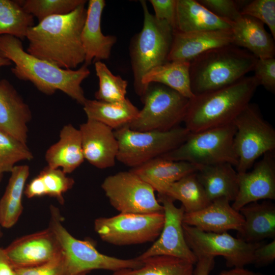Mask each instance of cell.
I'll return each mask as SVG.
<instances>
[{"mask_svg": "<svg viewBox=\"0 0 275 275\" xmlns=\"http://www.w3.org/2000/svg\"><path fill=\"white\" fill-rule=\"evenodd\" d=\"M83 109L88 119L101 122L114 130L129 124L140 111L127 98L118 102L87 99Z\"/></svg>", "mask_w": 275, "mask_h": 275, "instance_id": "cell-28", "label": "cell"}, {"mask_svg": "<svg viewBox=\"0 0 275 275\" xmlns=\"http://www.w3.org/2000/svg\"><path fill=\"white\" fill-rule=\"evenodd\" d=\"M197 258L195 275H209L214 266V257L200 256Z\"/></svg>", "mask_w": 275, "mask_h": 275, "instance_id": "cell-44", "label": "cell"}, {"mask_svg": "<svg viewBox=\"0 0 275 275\" xmlns=\"http://www.w3.org/2000/svg\"><path fill=\"white\" fill-rule=\"evenodd\" d=\"M186 242L195 256H222L229 267H244L254 263V253L261 243H248L228 233L207 232L183 224Z\"/></svg>", "mask_w": 275, "mask_h": 275, "instance_id": "cell-13", "label": "cell"}, {"mask_svg": "<svg viewBox=\"0 0 275 275\" xmlns=\"http://www.w3.org/2000/svg\"><path fill=\"white\" fill-rule=\"evenodd\" d=\"M79 130L85 159L100 169L114 167L119 149L114 130L88 119L80 125Z\"/></svg>", "mask_w": 275, "mask_h": 275, "instance_id": "cell-17", "label": "cell"}, {"mask_svg": "<svg viewBox=\"0 0 275 275\" xmlns=\"http://www.w3.org/2000/svg\"><path fill=\"white\" fill-rule=\"evenodd\" d=\"M182 203L185 213H191L208 206L211 201L197 179L196 172L170 185L164 194Z\"/></svg>", "mask_w": 275, "mask_h": 275, "instance_id": "cell-33", "label": "cell"}, {"mask_svg": "<svg viewBox=\"0 0 275 275\" xmlns=\"http://www.w3.org/2000/svg\"><path fill=\"white\" fill-rule=\"evenodd\" d=\"M196 174L211 202L221 198L234 201L238 183V173L233 166L228 163L202 166Z\"/></svg>", "mask_w": 275, "mask_h": 275, "instance_id": "cell-26", "label": "cell"}, {"mask_svg": "<svg viewBox=\"0 0 275 275\" xmlns=\"http://www.w3.org/2000/svg\"><path fill=\"white\" fill-rule=\"evenodd\" d=\"M15 275H67L62 253L54 259L30 267L15 269Z\"/></svg>", "mask_w": 275, "mask_h": 275, "instance_id": "cell-40", "label": "cell"}, {"mask_svg": "<svg viewBox=\"0 0 275 275\" xmlns=\"http://www.w3.org/2000/svg\"><path fill=\"white\" fill-rule=\"evenodd\" d=\"M250 171L238 173V190L232 207L236 211L261 200L275 199V154L267 152Z\"/></svg>", "mask_w": 275, "mask_h": 275, "instance_id": "cell-15", "label": "cell"}, {"mask_svg": "<svg viewBox=\"0 0 275 275\" xmlns=\"http://www.w3.org/2000/svg\"><path fill=\"white\" fill-rule=\"evenodd\" d=\"M88 273L89 272H82V273H79V274H77V275H87Z\"/></svg>", "mask_w": 275, "mask_h": 275, "instance_id": "cell-49", "label": "cell"}, {"mask_svg": "<svg viewBox=\"0 0 275 275\" xmlns=\"http://www.w3.org/2000/svg\"><path fill=\"white\" fill-rule=\"evenodd\" d=\"M231 23L222 19L196 0H177L176 28L182 33L231 30Z\"/></svg>", "mask_w": 275, "mask_h": 275, "instance_id": "cell-27", "label": "cell"}, {"mask_svg": "<svg viewBox=\"0 0 275 275\" xmlns=\"http://www.w3.org/2000/svg\"><path fill=\"white\" fill-rule=\"evenodd\" d=\"M0 51L14 63L11 70L15 76L31 82L41 92L51 95L60 91L82 105L86 101L81 84L90 74L87 65L74 70L60 68L30 54L21 40L7 35L0 36Z\"/></svg>", "mask_w": 275, "mask_h": 275, "instance_id": "cell-2", "label": "cell"}, {"mask_svg": "<svg viewBox=\"0 0 275 275\" xmlns=\"http://www.w3.org/2000/svg\"><path fill=\"white\" fill-rule=\"evenodd\" d=\"M62 219L59 210L51 206L48 227L60 245L67 275H77L95 269L114 272L137 268L142 265V261L136 258L121 259L101 253L91 240H80L73 237L62 224Z\"/></svg>", "mask_w": 275, "mask_h": 275, "instance_id": "cell-6", "label": "cell"}, {"mask_svg": "<svg viewBox=\"0 0 275 275\" xmlns=\"http://www.w3.org/2000/svg\"><path fill=\"white\" fill-rule=\"evenodd\" d=\"M144 13L141 31L132 39L129 54L136 93L144 94L141 81L153 68L168 61L174 29L166 21L159 20L151 14L145 1H141Z\"/></svg>", "mask_w": 275, "mask_h": 275, "instance_id": "cell-5", "label": "cell"}, {"mask_svg": "<svg viewBox=\"0 0 275 275\" xmlns=\"http://www.w3.org/2000/svg\"><path fill=\"white\" fill-rule=\"evenodd\" d=\"M4 173H3L2 171H0V182L2 179ZM1 225H0V238L2 236V233L1 230Z\"/></svg>", "mask_w": 275, "mask_h": 275, "instance_id": "cell-48", "label": "cell"}, {"mask_svg": "<svg viewBox=\"0 0 275 275\" xmlns=\"http://www.w3.org/2000/svg\"><path fill=\"white\" fill-rule=\"evenodd\" d=\"M144 104L136 118L126 125L139 131H168L183 122L189 99L164 85L152 83L141 98Z\"/></svg>", "mask_w": 275, "mask_h": 275, "instance_id": "cell-9", "label": "cell"}, {"mask_svg": "<svg viewBox=\"0 0 275 275\" xmlns=\"http://www.w3.org/2000/svg\"><path fill=\"white\" fill-rule=\"evenodd\" d=\"M114 131L119 145L116 159L131 168L175 149L190 133L179 126L164 131H139L126 125Z\"/></svg>", "mask_w": 275, "mask_h": 275, "instance_id": "cell-8", "label": "cell"}, {"mask_svg": "<svg viewBox=\"0 0 275 275\" xmlns=\"http://www.w3.org/2000/svg\"><path fill=\"white\" fill-rule=\"evenodd\" d=\"M233 42L231 30L191 33L174 31L168 61L190 62L209 50L233 44Z\"/></svg>", "mask_w": 275, "mask_h": 275, "instance_id": "cell-18", "label": "cell"}, {"mask_svg": "<svg viewBox=\"0 0 275 275\" xmlns=\"http://www.w3.org/2000/svg\"><path fill=\"white\" fill-rule=\"evenodd\" d=\"M0 275H15L12 266L4 249L0 247Z\"/></svg>", "mask_w": 275, "mask_h": 275, "instance_id": "cell-45", "label": "cell"}, {"mask_svg": "<svg viewBox=\"0 0 275 275\" xmlns=\"http://www.w3.org/2000/svg\"><path fill=\"white\" fill-rule=\"evenodd\" d=\"M86 3L64 15L47 17L31 27L26 38L30 54L66 69L85 63L81 33L87 15Z\"/></svg>", "mask_w": 275, "mask_h": 275, "instance_id": "cell-1", "label": "cell"}, {"mask_svg": "<svg viewBox=\"0 0 275 275\" xmlns=\"http://www.w3.org/2000/svg\"><path fill=\"white\" fill-rule=\"evenodd\" d=\"M34 17L17 1L0 0V36L10 35L22 40L34 26Z\"/></svg>", "mask_w": 275, "mask_h": 275, "instance_id": "cell-34", "label": "cell"}, {"mask_svg": "<svg viewBox=\"0 0 275 275\" xmlns=\"http://www.w3.org/2000/svg\"><path fill=\"white\" fill-rule=\"evenodd\" d=\"M241 14L255 18L269 28L275 39V1L254 0L244 3Z\"/></svg>", "mask_w": 275, "mask_h": 275, "instance_id": "cell-38", "label": "cell"}, {"mask_svg": "<svg viewBox=\"0 0 275 275\" xmlns=\"http://www.w3.org/2000/svg\"><path fill=\"white\" fill-rule=\"evenodd\" d=\"M99 80V88L95 93L96 100L106 102H118L126 97L128 82L119 75L112 73L102 61L94 63Z\"/></svg>", "mask_w": 275, "mask_h": 275, "instance_id": "cell-35", "label": "cell"}, {"mask_svg": "<svg viewBox=\"0 0 275 275\" xmlns=\"http://www.w3.org/2000/svg\"><path fill=\"white\" fill-rule=\"evenodd\" d=\"M230 202L226 198H218L201 210L184 213L183 224L207 232L220 233L231 230L239 232L243 227L244 218Z\"/></svg>", "mask_w": 275, "mask_h": 275, "instance_id": "cell-19", "label": "cell"}, {"mask_svg": "<svg viewBox=\"0 0 275 275\" xmlns=\"http://www.w3.org/2000/svg\"><path fill=\"white\" fill-rule=\"evenodd\" d=\"M217 275H263L246 269L244 267H234L232 269L224 270Z\"/></svg>", "mask_w": 275, "mask_h": 275, "instance_id": "cell-46", "label": "cell"}, {"mask_svg": "<svg viewBox=\"0 0 275 275\" xmlns=\"http://www.w3.org/2000/svg\"><path fill=\"white\" fill-rule=\"evenodd\" d=\"M157 200L163 207L164 215L162 230L154 243L136 258L142 260L152 256L165 255L184 259L195 264L198 258L188 246L183 233V207H176L174 201L164 194H158Z\"/></svg>", "mask_w": 275, "mask_h": 275, "instance_id": "cell-14", "label": "cell"}, {"mask_svg": "<svg viewBox=\"0 0 275 275\" xmlns=\"http://www.w3.org/2000/svg\"><path fill=\"white\" fill-rule=\"evenodd\" d=\"M164 221L163 211L151 213H120L100 217L94 221V229L104 241L116 245L154 242Z\"/></svg>", "mask_w": 275, "mask_h": 275, "instance_id": "cell-11", "label": "cell"}, {"mask_svg": "<svg viewBox=\"0 0 275 275\" xmlns=\"http://www.w3.org/2000/svg\"><path fill=\"white\" fill-rule=\"evenodd\" d=\"M200 167L189 162L168 160L159 156L130 171L149 184L155 191L162 194L170 185L196 172Z\"/></svg>", "mask_w": 275, "mask_h": 275, "instance_id": "cell-22", "label": "cell"}, {"mask_svg": "<svg viewBox=\"0 0 275 275\" xmlns=\"http://www.w3.org/2000/svg\"><path fill=\"white\" fill-rule=\"evenodd\" d=\"M45 157L47 166L66 174L73 172L85 160L79 129L71 124L64 126L59 141L47 149Z\"/></svg>", "mask_w": 275, "mask_h": 275, "instance_id": "cell-25", "label": "cell"}, {"mask_svg": "<svg viewBox=\"0 0 275 275\" xmlns=\"http://www.w3.org/2000/svg\"><path fill=\"white\" fill-rule=\"evenodd\" d=\"M101 187L111 205L120 213L163 211L154 189L130 170L106 177Z\"/></svg>", "mask_w": 275, "mask_h": 275, "instance_id": "cell-12", "label": "cell"}, {"mask_svg": "<svg viewBox=\"0 0 275 275\" xmlns=\"http://www.w3.org/2000/svg\"><path fill=\"white\" fill-rule=\"evenodd\" d=\"M74 184V179L61 169L47 166L26 185L24 194L28 198L48 196L63 204L64 194Z\"/></svg>", "mask_w": 275, "mask_h": 275, "instance_id": "cell-31", "label": "cell"}, {"mask_svg": "<svg viewBox=\"0 0 275 275\" xmlns=\"http://www.w3.org/2000/svg\"><path fill=\"white\" fill-rule=\"evenodd\" d=\"M142 261L139 268L121 269L112 275H195L194 264L179 258L159 255Z\"/></svg>", "mask_w": 275, "mask_h": 275, "instance_id": "cell-32", "label": "cell"}, {"mask_svg": "<svg viewBox=\"0 0 275 275\" xmlns=\"http://www.w3.org/2000/svg\"><path fill=\"white\" fill-rule=\"evenodd\" d=\"M8 185L0 200V225L13 227L23 210L22 199L30 168L27 165L15 166L11 171Z\"/></svg>", "mask_w": 275, "mask_h": 275, "instance_id": "cell-30", "label": "cell"}, {"mask_svg": "<svg viewBox=\"0 0 275 275\" xmlns=\"http://www.w3.org/2000/svg\"><path fill=\"white\" fill-rule=\"evenodd\" d=\"M257 59L232 44L202 53L189 62L193 93L196 96L235 83L253 71Z\"/></svg>", "mask_w": 275, "mask_h": 275, "instance_id": "cell-4", "label": "cell"}, {"mask_svg": "<svg viewBox=\"0 0 275 275\" xmlns=\"http://www.w3.org/2000/svg\"><path fill=\"white\" fill-rule=\"evenodd\" d=\"M231 25L233 45L244 48L257 59L274 57V39L265 30L262 22L242 15Z\"/></svg>", "mask_w": 275, "mask_h": 275, "instance_id": "cell-23", "label": "cell"}, {"mask_svg": "<svg viewBox=\"0 0 275 275\" xmlns=\"http://www.w3.org/2000/svg\"><path fill=\"white\" fill-rule=\"evenodd\" d=\"M201 5L210 12L227 21L232 23L239 19L242 15L241 9L244 1L233 0H199Z\"/></svg>", "mask_w": 275, "mask_h": 275, "instance_id": "cell-39", "label": "cell"}, {"mask_svg": "<svg viewBox=\"0 0 275 275\" xmlns=\"http://www.w3.org/2000/svg\"><path fill=\"white\" fill-rule=\"evenodd\" d=\"M233 123L235 127L234 149L238 159L237 173L252 168L256 160L275 149V130L251 103L239 114Z\"/></svg>", "mask_w": 275, "mask_h": 275, "instance_id": "cell-10", "label": "cell"}, {"mask_svg": "<svg viewBox=\"0 0 275 275\" xmlns=\"http://www.w3.org/2000/svg\"><path fill=\"white\" fill-rule=\"evenodd\" d=\"M149 2L154 9L153 15L155 18L166 21L175 31L177 0H150Z\"/></svg>", "mask_w": 275, "mask_h": 275, "instance_id": "cell-42", "label": "cell"}, {"mask_svg": "<svg viewBox=\"0 0 275 275\" xmlns=\"http://www.w3.org/2000/svg\"><path fill=\"white\" fill-rule=\"evenodd\" d=\"M33 155L26 144L0 130V171L11 172L15 164L21 160H31Z\"/></svg>", "mask_w": 275, "mask_h": 275, "instance_id": "cell-37", "label": "cell"}, {"mask_svg": "<svg viewBox=\"0 0 275 275\" xmlns=\"http://www.w3.org/2000/svg\"><path fill=\"white\" fill-rule=\"evenodd\" d=\"M244 218L237 238L248 243H259L275 237V205L269 200L249 203L239 211Z\"/></svg>", "mask_w": 275, "mask_h": 275, "instance_id": "cell-24", "label": "cell"}, {"mask_svg": "<svg viewBox=\"0 0 275 275\" xmlns=\"http://www.w3.org/2000/svg\"><path fill=\"white\" fill-rule=\"evenodd\" d=\"M4 250L14 269L46 263L62 253L59 241L49 227L21 237Z\"/></svg>", "mask_w": 275, "mask_h": 275, "instance_id": "cell-16", "label": "cell"}, {"mask_svg": "<svg viewBox=\"0 0 275 275\" xmlns=\"http://www.w3.org/2000/svg\"><path fill=\"white\" fill-rule=\"evenodd\" d=\"M253 71L254 76L267 90L275 92V59H258Z\"/></svg>", "mask_w": 275, "mask_h": 275, "instance_id": "cell-41", "label": "cell"}, {"mask_svg": "<svg viewBox=\"0 0 275 275\" xmlns=\"http://www.w3.org/2000/svg\"><path fill=\"white\" fill-rule=\"evenodd\" d=\"M275 259V239L270 242L261 244L254 251V264L265 266L273 262Z\"/></svg>", "mask_w": 275, "mask_h": 275, "instance_id": "cell-43", "label": "cell"}, {"mask_svg": "<svg viewBox=\"0 0 275 275\" xmlns=\"http://www.w3.org/2000/svg\"><path fill=\"white\" fill-rule=\"evenodd\" d=\"M23 8L40 22L55 15L68 14L80 5L85 0H18Z\"/></svg>", "mask_w": 275, "mask_h": 275, "instance_id": "cell-36", "label": "cell"}, {"mask_svg": "<svg viewBox=\"0 0 275 275\" xmlns=\"http://www.w3.org/2000/svg\"><path fill=\"white\" fill-rule=\"evenodd\" d=\"M105 1L90 0L87 9V15L81 33L84 48L85 64L88 66L92 62L107 60L117 38L113 35H105L101 30V16Z\"/></svg>", "mask_w": 275, "mask_h": 275, "instance_id": "cell-20", "label": "cell"}, {"mask_svg": "<svg viewBox=\"0 0 275 275\" xmlns=\"http://www.w3.org/2000/svg\"><path fill=\"white\" fill-rule=\"evenodd\" d=\"M235 133L233 123L190 132L180 146L160 157L201 166L228 163L235 168L238 164V159L233 147Z\"/></svg>", "mask_w": 275, "mask_h": 275, "instance_id": "cell-7", "label": "cell"}, {"mask_svg": "<svg viewBox=\"0 0 275 275\" xmlns=\"http://www.w3.org/2000/svg\"><path fill=\"white\" fill-rule=\"evenodd\" d=\"M259 86L254 75L244 76L225 87L195 96L189 99L184 127L193 133L233 123Z\"/></svg>", "mask_w": 275, "mask_h": 275, "instance_id": "cell-3", "label": "cell"}, {"mask_svg": "<svg viewBox=\"0 0 275 275\" xmlns=\"http://www.w3.org/2000/svg\"><path fill=\"white\" fill-rule=\"evenodd\" d=\"M31 118L29 105L13 85L0 79V130L26 144Z\"/></svg>", "mask_w": 275, "mask_h": 275, "instance_id": "cell-21", "label": "cell"}, {"mask_svg": "<svg viewBox=\"0 0 275 275\" xmlns=\"http://www.w3.org/2000/svg\"><path fill=\"white\" fill-rule=\"evenodd\" d=\"M189 66V62L170 61L153 68L142 79L144 94L149 84L156 83L170 88L189 99L193 98L195 96L191 89Z\"/></svg>", "mask_w": 275, "mask_h": 275, "instance_id": "cell-29", "label": "cell"}, {"mask_svg": "<svg viewBox=\"0 0 275 275\" xmlns=\"http://www.w3.org/2000/svg\"><path fill=\"white\" fill-rule=\"evenodd\" d=\"M12 62L7 58L5 57L0 51V68L4 66H7L12 65Z\"/></svg>", "mask_w": 275, "mask_h": 275, "instance_id": "cell-47", "label": "cell"}]
</instances>
